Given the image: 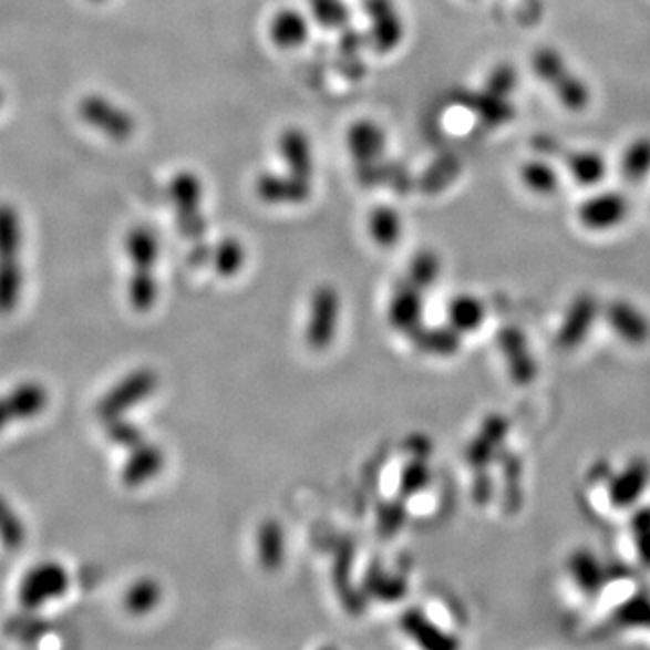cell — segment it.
I'll return each mask as SVG.
<instances>
[{
    "label": "cell",
    "mask_w": 650,
    "mask_h": 650,
    "mask_svg": "<svg viewBox=\"0 0 650 650\" xmlns=\"http://www.w3.org/2000/svg\"><path fill=\"white\" fill-rule=\"evenodd\" d=\"M277 168H266L254 177L255 197L274 208H297L313 199L318 157L313 137L299 125L280 131L275 145Z\"/></svg>",
    "instance_id": "6da1fadb"
},
{
    "label": "cell",
    "mask_w": 650,
    "mask_h": 650,
    "mask_svg": "<svg viewBox=\"0 0 650 650\" xmlns=\"http://www.w3.org/2000/svg\"><path fill=\"white\" fill-rule=\"evenodd\" d=\"M529 71L566 113L584 114L592 107L595 93L591 84L557 45L535 48L529 54Z\"/></svg>",
    "instance_id": "7a4b0ae2"
},
{
    "label": "cell",
    "mask_w": 650,
    "mask_h": 650,
    "mask_svg": "<svg viewBox=\"0 0 650 650\" xmlns=\"http://www.w3.org/2000/svg\"><path fill=\"white\" fill-rule=\"evenodd\" d=\"M168 203L176 214L177 226L188 239H199L206 231V190L205 177L194 168H179L172 174L167 183Z\"/></svg>",
    "instance_id": "3957f363"
},
{
    "label": "cell",
    "mask_w": 650,
    "mask_h": 650,
    "mask_svg": "<svg viewBox=\"0 0 650 650\" xmlns=\"http://www.w3.org/2000/svg\"><path fill=\"white\" fill-rule=\"evenodd\" d=\"M22 228L19 214L10 205H0V313H11L22 295L20 268Z\"/></svg>",
    "instance_id": "277c9868"
},
{
    "label": "cell",
    "mask_w": 650,
    "mask_h": 650,
    "mask_svg": "<svg viewBox=\"0 0 650 650\" xmlns=\"http://www.w3.org/2000/svg\"><path fill=\"white\" fill-rule=\"evenodd\" d=\"M128 259L133 262L134 274L131 279V300L140 311H147L156 297V282H154V266L159 255V243L156 234L148 226H136L128 231L125 239Z\"/></svg>",
    "instance_id": "5b68a950"
},
{
    "label": "cell",
    "mask_w": 650,
    "mask_h": 650,
    "mask_svg": "<svg viewBox=\"0 0 650 650\" xmlns=\"http://www.w3.org/2000/svg\"><path fill=\"white\" fill-rule=\"evenodd\" d=\"M631 210V199L626 192L598 186L578 203L575 217L589 234H611L626 225Z\"/></svg>",
    "instance_id": "8992f818"
},
{
    "label": "cell",
    "mask_w": 650,
    "mask_h": 650,
    "mask_svg": "<svg viewBox=\"0 0 650 650\" xmlns=\"http://www.w3.org/2000/svg\"><path fill=\"white\" fill-rule=\"evenodd\" d=\"M391 137L382 123L372 117H358L345 133V151L352 167L362 179L376 177L374 172L385 162Z\"/></svg>",
    "instance_id": "52a82bcc"
},
{
    "label": "cell",
    "mask_w": 650,
    "mask_h": 650,
    "mask_svg": "<svg viewBox=\"0 0 650 650\" xmlns=\"http://www.w3.org/2000/svg\"><path fill=\"white\" fill-rule=\"evenodd\" d=\"M365 33L382 56L396 53L406 40V20L398 0H360Z\"/></svg>",
    "instance_id": "ba28073f"
},
{
    "label": "cell",
    "mask_w": 650,
    "mask_h": 650,
    "mask_svg": "<svg viewBox=\"0 0 650 650\" xmlns=\"http://www.w3.org/2000/svg\"><path fill=\"white\" fill-rule=\"evenodd\" d=\"M314 22L306 8L279 6L266 19L265 33L269 45L280 53H297L313 37Z\"/></svg>",
    "instance_id": "9c48e42d"
},
{
    "label": "cell",
    "mask_w": 650,
    "mask_h": 650,
    "mask_svg": "<svg viewBox=\"0 0 650 650\" xmlns=\"http://www.w3.org/2000/svg\"><path fill=\"white\" fill-rule=\"evenodd\" d=\"M79 111L85 123L114 142H127L136 131V120L133 114L105 96H99V94L87 96L80 103Z\"/></svg>",
    "instance_id": "30bf717a"
},
{
    "label": "cell",
    "mask_w": 650,
    "mask_h": 650,
    "mask_svg": "<svg viewBox=\"0 0 650 650\" xmlns=\"http://www.w3.org/2000/svg\"><path fill=\"white\" fill-rule=\"evenodd\" d=\"M650 484V461L634 455L617 474L606 481L607 501L615 509H634Z\"/></svg>",
    "instance_id": "8fae6325"
},
{
    "label": "cell",
    "mask_w": 650,
    "mask_h": 650,
    "mask_svg": "<svg viewBox=\"0 0 650 650\" xmlns=\"http://www.w3.org/2000/svg\"><path fill=\"white\" fill-rule=\"evenodd\" d=\"M69 575L60 564L48 563L33 567L20 584V603L25 609H39L53 598L64 597Z\"/></svg>",
    "instance_id": "7c38bea8"
},
{
    "label": "cell",
    "mask_w": 650,
    "mask_h": 650,
    "mask_svg": "<svg viewBox=\"0 0 650 650\" xmlns=\"http://www.w3.org/2000/svg\"><path fill=\"white\" fill-rule=\"evenodd\" d=\"M601 314L600 303L591 293H580L569 303L563 323L557 331V345L563 351H575L591 334L597 318Z\"/></svg>",
    "instance_id": "4fadbf2b"
},
{
    "label": "cell",
    "mask_w": 650,
    "mask_h": 650,
    "mask_svg": "<svg viewBox=\"0 0 650 650\" xmlns=\"http://www.w3.org/2000/svg\"><path fill=\"white\" fill-rule=\"evenodd\" d=\"M499 349L509 376L517 385H532L538 376L537 360L529 348L528 337L523 329L508 326L501 329Z\"/></svg>",
    "instance_id": "5bb4252c"
},
{
    "label": "cell",
    "mask_w": 650,
    "mask_h": 650,
    "mask_svg": "<svg viewBox=\"0 0 650 650\" xmlns=\"http://www.w3.org/2000/svg\"><path fill=\"white\" fill-rule=\"evenodd\" d=\"M567 571L578 592L587 600H598L609 584V571L592 549H575L567 558Z\"/></svg>",
    "instance_id": "9a60e30c"
},
{
    "label": "cell",
    "mask_w": 650,
    "mask_h": 650,
    "mask_svg": "<svg viewBox=\"0 0 650 650\" xmlns=\"http://www.w3.org/2000/svg\"><path fill=\"white\" fill-rule=\"evenodd\" d=\"M603 317L612 333L629 345H646L650 340V320L629 300H612L603 308Z\"/></svg>",
    "instance_id": "2e32d148"
},
{
    "label": "cell",
    "mask_w": 650,
    "mask_h": 650,
    "mask_svg": "<svg viewBox=\"0 0 650 650\" xmlns=\"http://www.w3.org/2000/svg\"><path fill=\"white\" fill-rule=\"evenodd\" d=\"M564 171L575 185L595 190L603 186L609 176V159L600 148H572L564 157Z\"/></svg>",
    "instance_id": "e0dca14e"
},
{
    "label": "cell",
    "mask_w": 650,
    "mask_h": 650,
    "mask_svg": "<svg viewBox=\"0 0 650 650\" xmlns=\"http://www.w3.org/2000/svg\"><path fill=\"white\" fill-rule=\"evenodd\" d=\"M517 177L524 190L538 199L557 197L564 186V172L546 157L524 159L518 165Z\"/></svg>",
    "instance_id": "ac0fdd59"
},
{
    "label": "cell",
    "mask_w": 650,
    "mask_h": 650,
    "mask_svg": "<svg viewBox=\"0 0 650 650\" xmlns=\"http://www.w3.org/2000/svg\"><path fill=\"white\" fill-rule=\"evenodd\" d=\"M50 403L48 389L37 382L22 383L8 396L0 398V431L13 421L39 416Z\"/></svg>",
    "instance_id": "d6986e66"
},
{
    "label": "cell",
    "mask_w": 650,
    "mask_h": 650,
    "mask_svg": "<svg viewBox=\"0 0 650 650\" xmlns=\"http://www.w3.org/2000/svg\"><path fill=\"white\" fill-rule=\"evenodd\" d=\"M154 378L148 372H137L127 378L125 382L120 383L116 389L109 392L107 396L100 401L99 416L103 420H114L117 414H122L125 409L142 400L152 389Z\"/></svg>",
    "instance_id": "ffe728a7"
},
{
    "label": "cell",
    "mask_w": 650,
    "mask_h": 650,
    "mask_svg": "<svg viewBox=\"0 0 650 650\" xmlns=\"http://www.w3.org/2000/svg\"><path fill=\"white\" fill-rule=\"evenodd\" d=\"M618 172L629 185H643L650 179V134H636L618 156Z\"/></svg>",
    "instance_id": "44dd1931"
},
{
    "label": "cell",
    "mask_w": 650,
    "mask_h": 650,
    "mask_svg": "<svg viewBox=\"0 0 650 650\" xmlns=\"http://www.w3.org/2000/svg\"><path fill=\"white\" fill-rule=\"evenodd\" d=\"M405 219L391 203L372 206L368 214V231L371 239L382 248H392L403 237Z\"/></svg>",
    "instance_id": "7402d4cb"
},
{
    "label": "cell",
    "mask_w": 650,
    "mask_h": 650,
    "mask_svg": "<svg viewBox=\"0 0 650 650\" xmlns=\"http://www.w3.org/2000/svg\"><path fill=\"white\" fill-rule=\"evenodd\" d=\"M508 435V420L503 416H492L484 423L479 437L470 448V460L477 468H484L489 461L497 457L504 441Z\"/></svg>",
    "instance_id": "603a6c76"
},
{
    "label": "cell",
    "mask_w": 650,
    "mask_h": 650,
    "mask_svg": "<svg viewBox=\"0 0 650 650\" xmlns=\"http://www.w3.org/2000/svg\"><path fill=\"white\" fill-rule=\"evenodd\" d=\"M314 25L323 31L345 30L351 20L348 0H303Z\"/></svg>",
    "instance_id": "cb8c5ba5"
},
{
    "label": "cell",
    "mask_w": 650,
    "mask_h": 650,
    "mask_svg": "<svg viewBox=\"0 0 650 650\" xmlns=\"http://www.w3.org/2000/svg\"><path fill=\"white\" fill-rule=\"evenodd\" d=\"M634 553L641 566L650 569V506H636L629 520Z\"/></svg>",
    "instance_id": "d4e9b609"
},
{
    "label": "cell",
    "mask_w": 650,
    "mask_h": 650,
    "mask_svg": "<svg viewBox=\"0 0 650 650\" xmlns=\"http://www.w3.org/2000/svg\"><path fill=\"white\" fill-rule=\"evenodd\" d=\"M452 320L461 331H472L479 328L484 320L483 302L472 295H461L452 303Z\"/></svg>",
    "instance_id": "484cf974"
},
{
    "label": "cell",
    "mask_w": 650,
    "mask_h": 650,
    "mask_svg": "<svg viewBox=\"0 0 650 650\" xmlns=\"http://www.w3.org/2000/svg\"><path fill=\"white\" fill-rule=\"evenodd\" d=\"M25 528L19 515L13 512L4 497H0V543L8 549H17L24 544Z\"/></svg>",
    "instance_id": "4316f807"
},
{
    "label": "cell",
    "mask_w": 650,
    "mask_h": 650,
    "mask_svg": "<svg viewBox=\"0 0 650 650\" xmlns=\"http://www.w3.org/2000/svg\"><path fill=\"white\" fill-rule=\"evenodd\" d=\"M159 455L152 448H142L133 455V460L128 461V465L123 470V481L127 484H140L147 479L148 475L156 472Z\"/></svg>",
    "instance_id": "83f0119b"
},
{
    "label": "cell",
    "mask_w": 650,
    "mask_h": 650,
    "mask_svg": "<svg viewBox=\"0 0 650 650\" xmlns=\"http://www.w3.org/2000/svg\"><path fill=\"white\" fill-rule=\"evenodd\" d=\"M245 259V248L235 237L220 240L216 250L217 268L225 274H234L235 269L243 265Z\"/></svg>",
    "instance_id": "f1b7e54d"
},
{
    "label": "cell",
    "mask_w": 650,
    "mask_h": 650,
    "mask_svg": "<svg viewBox=\"0 0 650 650\" xmlns=\"http://www.w3.org/2000/svg\"><path fill=\"white\" fill-rule=\"evenodd\" d=\"M618 618L629 626L650 627V600L641 597L627 600L623 606H620Z\"/></svg>",
    "instance_id": "f546056e"
},
{
    "label": "cell",
    "mask_w": 650,
    "mask_h": 650,
    "mask_svg": "<svg viewBox=\"0 0 650 650\" xmlns=\"http://www.w3.org/2000/svg\"><path fill=\"white\" fill-rule=\"evenodd\" d=\"M156 587L152 582H140L128 591L127 607L134 612H145L156 601Z\"/></svg>",
    "instance_id": "4dcf8cb0"
},
{
    "label": "cell",
    "mask_w": 650,
    "mask_h": 650,
    "mask_svg": "<svg viewBox=\"0 0 650 650\" xmlns=\"http://www.w3.org/2000/svg\"><path fill=\"white\" fill-rule=\"evenodd\" d=\"M93 2H102V0H93Z\"/></svg>",
    "instance_id": "1f68e13d"
}]
</instances>
